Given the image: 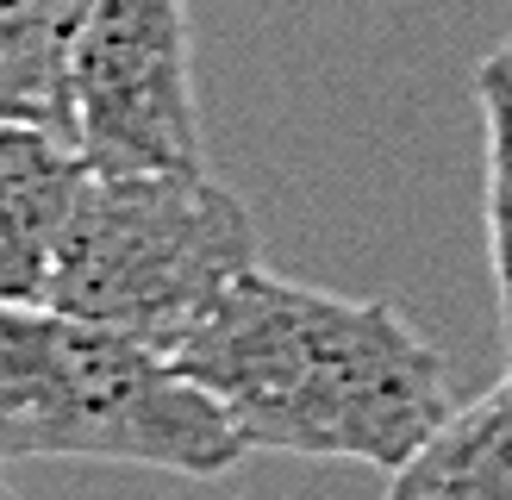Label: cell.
Masks as SVG:
<instances>
[{
  "label": "cell",
  "instance_id": "6da1fadb",
  "mask_svg": "<svg viewBox=\"0 0 512 500\" xmlns=\"http://www.w3.org/2000/svg\"><path fill=\"white\" fill-rule=\"evenodd\" d=\"M244 450L400 469L456 413L450 363L394 300H350L256 263L175 350Z\"/></svg>",
  "mask_w": 512,
  "mask_h": 500
},
{
  "label": "cell",
  "instance_id": "7a4b0ae2",
  "mask_svg": "<svg viewBox=\"0 0 512 500\" xmlns=\"http://www.w3.org/2000/svg\"><path fill=\"white\" fill-rule=\"evenodd\" d=\"M75 457L213 482L244 457L219 400L113 325L0 300V463Z\"/></svg>",
  "mask_w": 512,
  "mask_h": 500
},
{
  "label": "cell",
  "instance_id": "3957f363",
  "mask_svg": "<svg viewBox=\"0 0 512 500\" xmlns=\"http://www.w3.org/2000/svg\"><path fill=\"white\" fill-rule=\"evenodd\" d=\"M256 269V219L207 169H94L69 213L44 307L175 357Z\"/></svg>",
  "mask_w": 512,
  "mask_h": 500
},
{
  "label": "cell",
  "instance_id": "277c9868",
  "mask_svg": "<svg viewBox=\"0 0 512 500\" xmlns=\"http://www.w3.org/2000/svg\"><path fill=\"white\" fill-rule=\"evenodd\" d=\"M75 144L88 169H207L188 0H94L75 50Z\"/></svg>",
  "mask_w": 512,
  "mask_h": 500
},
{
  "label": "cell",
  "instance_id": "5b68a950",
  "mask_svg": "<svg viewBox=\"0 0 512 500\" xmlns=\"http://www.w3.org/2000/svg\"><path fill=\"white\" fill-rule=\"evenodd\" d=\"M88 175L94 169L75 138L0 119V300L7 307H44Z\"/></svg>",
  "mask_w": 512,
  "mask_h": 500
},
{
  "label": "cell",
  "instance_id": "8992f818",
  "mask_svg": "<svg viewBox=\"0 0 512 500\" xmlns=\"http://www.w3.org/2000/svg\"><path fill=\"white\" fill-rule=\"evenodd\" d=\"M94 0H0V119L75 138V50Z\"/></svg>",
  "mask_w": 512,
  "mask_h": 500
},
{
  "label": "cell",
  "instance_id": "52a82bcc",
  "mask_svg": "<svg viewBox=\"0 0 512 500\" xmlns=\"http://www.w3.org/2000/svg\"><path fill=\"white\" fill-rule=\"evenodd\" d=\"M475 107H481V213H488V275L500 338L512 350V32L475 63Z\"/></svg>",
  "mask_w": 512,
  "mask_h": 500
},
{
  "label": "cell",
  "instance_id": "ba28073f",
  "mask_svg": "<svg viewBox=\"0 0 512 500\" xmlns=\"http://www.w3.org/2000/svg\"><path fill=\"white\" fill-rule=\"evenodd\" d=\"M0 500H13V494H7V488H0Z\"/></svg>",
  "mask_w": 512,
  "mask_h": 500
}]
</instances>
